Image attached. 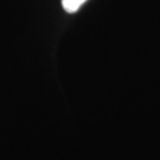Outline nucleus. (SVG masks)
Here are the masks:
<instances>
[{"label": "nucleus", "mask_w": 160, "mask_h": 160, "mask_svg": "<svg viewBox=\"0 0 160 160\" xmlns=\"http://www.w3.org/2000/svg\"><path fill=\"white\" fill-rule=\"evenodd\" d=\"M87 0H62V5H63L64 10L68 12V13H74Z\"/></svg>", "instance_id": "f257e3e1"}]
</instances>
